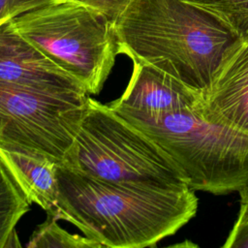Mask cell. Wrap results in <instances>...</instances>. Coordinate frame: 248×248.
Listing matches in <instances>:
<instances>
[{"mask_svg":"<svg viewBox=\"0 0 248 248\" xmlns=\"http://www.w3.org/2000/svg\"><path fill=\"white\" fill-rule=\"evenodd\" d=\"M58 220L111 248L154 247L195 215L198 198L187 184L138 186L104 182L59 165Z\"/></svg>","mask_w":248,"mask_h":248,"instance_id":"1","label":"cell"},{"mask_svg":"<svg viewBox=\"0 0 248 248\" xmlns=\"http://www.w3.org/2000/svg\"><path fill=\"white\" fill-rule=\"evenodd\" d=\"M114 28L119 54L154 65L202 95L242 42L218 16L185 0H129Z\"/></svg>","mask_w":248,"mask_h":248,"instance_id":"2","label":"cell"},{"mask_svg":"<svg viewBox=\"0 0 248 248\" xmlns=\"http://www.w3.org/2000/svg\"><path fill=\"white\" fill-rule=\"evenodd\" d=\"M176 164L195 191L239 192L248 182V134L207 119L201 107L125 119Z\"/></svg>","mask_w":248,"mask_h":248,"instance_id":"3","label":"cell"},{"mask_svg":"<svg viewBox=\"0 0 248 248\" xmlns=\"http://www.w3.org/2000/svg\"><path fill=\"white\" fill-rule=\"evenodd\" d=\"M61 166L108 183L187 184L180 169L153 140L108 105L90 96L78 132Z\"/></svg>","mask_w":248,"mask_h":248,"instance_id":"4","label":"cell"},{"mask_svg":"<svg viewBox=\"0 0 248 248\" xmlns=\"http://www.w3.org/2000/svg\"><path fill=\"white\" fill-rule=\"evenodd\" d=\"M15 29L88 94L102 90L119 54L112 22L88 5L60 0L11 19Z\"/></svg>","mask_w":248,"mask_h":248,"instance_id":"5","label":"cell"},{"mask_svg":"<svg viewBox=\"0 0 248 248\" xmlns=\"http://www.w3.org/2000/svg\"><path fill=\"white\" fill-rule=\"evenodd\" d=\"M89 94L53 92L0 82V148L63 165L78 132Z\"/></svg>","mask_w":248,"mask_h":248,"instance_id":"6","label":"cell"},{"mask_svg":"<svg viewBox=\"0 0 248 248\" xmlns=\"http://www.w3.org/2000/svg\"><path fill=\"white\" fill-rule=\"evenodd\" d=\"M203 95L145 62H133V72L121 97L109 108L124 119L156 116L202 106Z\"/></svg>","mask_w":248,"mask_h":248,"instance_id":"7","label":"cell"},{"mask_svg":"<svg viewBox=\"0 0 248 248\" xmlns=\"http://www.w3.org/2000/svg\"><path fill=\"white\" fill-rule=\"evenodd\" d=\"M0 82L53 92L87 93L78 80L26 41L11 19L0 24Z\"/></svg>","mask_w":248,"mask_h":248,"instance_id":"8","label":"cell"},{"mask_svg":"<svg viewBox=\"0 0 248 248\" xmlns=\"http://www.w3.org/2000/svg\"><path fill=\"white\" fill-rule=\"evenodd\" d=\"M201 111L211 121L248 134V40L225 60L203 95Z\"/></svg>","mask_w":248,"mask_h":248,"instance_id":"9","label":"cell"},{"mask_svg":"<svg viewBox=\"0 0 248 248\" xmlns=\"http://www.w3.org/2000/svg\"><path fill=\"white\" fill-rule=\"evenodd\" d=\"M0 158L28 201L41 206L46 215L58 220L59 164L41 156L0 148Z\"/></svg>","mask_w":248,"mask_h":248,"instance_id":"10","label":"cell"},{"mask_svg":"<svg viewBox=\"0 0 248 248\" xmlns=\"http://www.w3.org/2000/svg\"><path fill=\"white\" fill-rule=\"evenodd\" d=\"M30 204L0 158V248L21 246L16 225L29 211Z\"/></svg>","mask_w":248,"mask_h":248,"instance_id":"11","label":"cell"},{"mask_svg":"<svg viewBox=\"0 0 248 248\" xmlns=\"http://www.w3.org/2000/svg\"><path fill=\"white\" fill-rule=\"evenodd\" d=\"M28 248H101V243L78 234H72L57 224V219L47 215L45 222L33 232Z\"/></svg>","mask_w":248,"mask_h":248,"instance_id":"12","label":"cell"},{"mask_svg":"<svg viewBox=\"0 0 248 248\" xmlns=\"http://www.w3.org/2000/svg\"><path fill=\"white\" fill-rule=\"evenodd\" d=\"M218 16L240 38L248 40V0H185Z\"/></svg>","mask_w":248,"mask_h":248,"instance_id":"13","label":"cell"},{"mask_svg":"<svg viewBox=\"0 0 248 248\" xmlns=\"http://www.w3.org/2000/svg\"><path fill=\"white\" fill-rule=\"evenodd\" d=\"M60 0H0V24L25 12Z\"/></svg>","mask_w":248,"mask_h":248,"instance_id":"14","label":"cell"},{"mask_svg":"<svg viewBox=\"0 0 248 248\" xmlns=\"http://www.w3.org/2000/svg\"><path fill=\"white\" fill-rule=\"evenodd\" d=\"M92 8H95L104 13L112 22L116 20L119 15L127 6L129 0H73Z\"/></svg>","mask_w":248,"mask_h":248,"instance_id":"15","label":"cell"},{"mask_svg":"<svg viewBox=\"0 0 248 248\" xmlns=\"http://www.w3.org/2000/svg\"><path fill=\"white\" fill-rule=\"evenodd\" d=\"M224 248H248V223L236 224L222 245Z\"/></svg>","mask_w":248,"mask_h":248,"instance_id":"16","label":"cell"},{"mask_svg":"<svg viewBox=\"0 0 248 248\" xmlns=\"http://www.w3.org/2000/svg\"><path fill=\"white\" fill-rule=\"evenodd\" d=\"M238 193L240 195V207L235 223H248V182Z\"/></svg>","mask_w":248,"mask_h":248,"instance_id":"17","label":"cell"}]
</instances>
